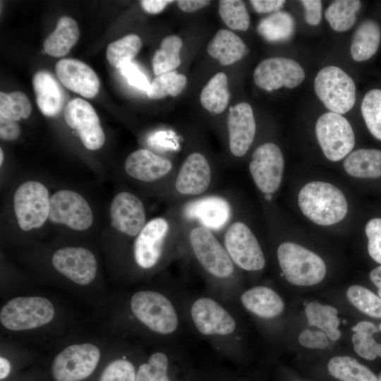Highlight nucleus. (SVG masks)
Wrapping results in <instances>:
<instances>
[{
  "instance_id": "nucleus-1",
  "label": "nucleus",
  "mask_w": 381,
  "mask_h": 381,
  "mask_svg": "<svg viewBox=\"0 0 381 381\" xmlns=\"http://www.w3.org/2000/svg\"><path fill=\"white\" fill-rule=\"evenodd\" d=\"M128 306L131 317L149 332L169 337L179 328L178 311L171 300L161 291L152 289L135 291Z\"/></svg>"
},
{
  "instance_id": "nucleus-2",
  "label": "nucleus",
  "mask_w": 381,
  "mask_h": 381,
  "mask_svg": "<svg viewBox=\"0 0 381 381\" xmlns=\"http://www.w3.org/2000/svg\"><path fill=\"white\" fill-rule=\"evenodd\" d=\"M298 203L307 218L321 226L339 222L348 212L347 200L341 190L324 181H312L303 186Z\"/></svg>"
},
{
  "instance_id": "nucleus-3",
  "label": "nucleus",
  "mask_w": 381,
  "mask_h": 381,
  "mask_svg": "<svg viewBox=\"0 0 381 381\" xmlns=\"http://www.w3.org/2000/svg\"><path fill=\"white\" fill-rule=\"evenodd\" d=\"M56 314L54 304L47 297L18 296L2 305L0 323L9 332H30L49 325L54 320Z\"/></svg>"
},
{
  "instance_id": "nucleus-4",
  "label": "nucleus",
  "mask_w": 381,
  "mask_h": 381,
  "mask_svg": "<svg viewBox=\"0 0 381 381\" xmlns=\"http://www.w3.org/2000/svg\"><path fill=\"white\" fill-rule=\"evenodd\" d=\"M102 359L98 344L92 341L71 344L54 356L49 375L52 381H86L98 370Z\"/></svg>"
},
{
  "instance_id": "nucleus-5",
  "label": "nucleus",
  "mask_w": 381,
  "mask_h": 381,
  "mask_svg": "<svg viewBox=\"0 0 381 381\" xmlns=\"http://www.w3.org/2000/svg\"><path fill=\"white\" fill-rule=\"evenodd\" d=\"M279 267L285 279L300 286L320 283L326 275V265L319 255L293 242H284L277 251Z\"/></svg>"
},
{
  "instance_id": "nucleus-6",
  "label": "nucleus",
  "mask_w": 381,
  "mask_h": 381,
  "mask_svg": "<svg viewBox=\"0 0 381 381\" xmlns=\"http://www.w3.org/2000/svg\"><path fill=\"white\" fill-rule=\"evenodd\" d=\"M192 252L202 268L219 280L229 279L234 272V264L224 246L206 226H195L188 235Z\"/></svg>"
},
{
  "instance_id": "nucleus-7",
  "label": "nucleus",
  "mask_w": 381,
  "mask_h": 381,
  "mask_svg": "<svg viewBox=\"0 0 381 381\" xmlns=\"http://www.w3.org/2000/svg\"><path fill=\"white\" fill-rule=\"evenodd\" d=\"M314 87L320 100L332 112L344 114L355 104V83L337 66H327L322 68L315 78Z\"/></svg>"
},
{
  "instance_id": "nucleus-8",
  "label": "nucleus",
  "mask_w": 381,
  "mask_h": 381,
  "mask_svg": "<svg viewBox=\"0 0 381 381\" xmlns=\"http://www.w3.org/2000/svg\"><path fill=\"white\" fill-rule=\"evenodd\" d=\"M190 317L196 330L207 338H229L237 329L232 314L212 297L200 296L195 299L190 308Z\"/></svg>"
},
{
  "instance_id": "nucleus-9",
  "label": "nucleus",
  "mask_w": 381,
  "mask_h": 381,
  "mask_svg": "<svg viewBox=\"0 0 381 381\" xmlns=\"http://www.w3.org/2000/svg\"><path fill=\"white\" fill-rule=\"evenodd\" d=\"M50 198L38 181L22 183L13 196V209L19 227L25 231L41 227L49 218Z\"/></svg>"
},
{
  "instance_id": "nucleus-10",
  "label": "nucleus",
  "mask_w": 381,
  "mask_h": 381,
  "mask_svg": "<svg viewBox=\"0 0 381 381\" xmlns=\"http://www.w3.org/2000/svg\"><path fill=\"white\" fill-rule=\"evenodd\" d=\"M315 133L325 156L332 162L348 155L355 145L354 133L349 121L332 111L318 118Z\"/></svg>"
},
{
  "instance_id": "nucleus-11",
  "label": "nucleus",
  "mask_w": 381,
  "mask_h": 381,
  "mask_svg": "<svg viewBox=\"0 0 381 381\" xmlns=\"http://www.w3.org/2000/svg\"><path fill=\"white\" fill-rule=\"evenodd\" d=\"M224 246L231 260L239 268L259 271L265 265L261 247L250 229L242 222L229 225L224 234Z\"/></svg>"
},
{
  "instance_id": "nucleus-12",
  "label": "nucleus",
  "mask_w": 381,
  "mask_h": 381,
  "mask_svg": "<svg viewBox=\"0 0 381 381\" xmlns=\"http://www.w3.org/2000/svg\"><path fill=\"white\" fill-rule=\"evenodd\" d=\"M51 261L56 272L77 286H89L97 277V260L87 248L78 246L61 248L54 253Z\"/></svg>"
},
{
  "instance_id": "nucleus-13",
  "label": "nucleus",
  "mask_w": 381,
  "mask_h": 381,
  "mask_svg": "<svg viewBox=\"0 0 381 381\" xmlns=\"http://www.w3.org/2000/svg\"><path fill=\"white\" fill-rule=\"evenodd\" d=\"M49 219L73 230L84 231L92 225L93 214L81 195L71 190H61L50 197Z\"/></svg>"
},
{
  "instance_id": "nucleus-14",
  "label": "nucleus",
  "mask_w": 381,
  "mask_h": 381,
  "mask_svg": "<svg viewBox=\"0 0 381 381\" xmlns=\"http://www.w3.org/2000/svg\"><path fill=\"white\" fill-rule=\"evenodd\" d=\"M284 169L282 152L273 143H266L258 147L249 164V171L254 183L260 191L267 195L279 188Z\"/></svg>"
},
{
  "instance_id": "nucleus-15",
  "label": "nucleus",
  "mask_w": 381,
  "mask_h": 381,
  "mask_svg": "<svg viewBox=\"0 0 381 381\" xmlns=\"http://www.w3.org/2000/svg\"><path fill=\"white\" fill-rule=\"evenodd\" d=\"M305 78V72L296 61L285 57H272L262 60L256 66L253 80L256 85L267 91L282 87L294 88Z\"/></svg>"
},
{
  "instance_id": "nucleus-16",
  "label": "nucleus",
  "mask_w": 381,
  "mask_h": 381,
  "mask_svg": "<svg viewBox=\"0 0 381 381\" xmlns=\"http://www.w3.org/2000/svg\"><path fill=\"white\" fill-rule=\"evenodd\" d=\"M169 224L163 217H157L145 224L133 245V257L136 265L145 270H151L160 261Z\"/></svg>"
},
{
  "instance_id": "nucleus-17",
  "label": "nucleus",
  "mask_w": 381,
  "mask_h": 381,
  "mask_svg": "<svg viewBox=\"0 0 381 381\" xmlns=\"http://www.w3.org/2000/svg\"><path fill=\"white\" fill-rule=\"evenodd\" d=\"M64 119L67 125L77 131L87 149L97 150L102 147L105 135L98 116L89 102L81 98L71 100L65 107Z\"/></svg>"
},
{
  "instance_id": "nucleus-18",
  "label": "nucleus",
  "mask_w": 381,
  "mask_h": 381,
  "mask_svg": "<svg viewBox=\"0 0 381 381\" xmlns=\"http://www.w3.org/2000/svg\"><path fill=\"white\" fill-rule=\"evenodd\" d=\"M109 216L111 226L125 235L137 236L146 224L142 201L130 192H121L113 198Z\"/></svg>"
},
{
  "instance_id": "nucleus-19",
  "label": "nucleus",
  "mask_w": 381,
  "mask_h": 381,
  "mask_svg": "<svg viewBox=\"0 0 381 381\" xmlns=\"http://www.w3.org/2000/svg\"><path fill=\"white\" fill-rule=\"evenodd\" d=\"M227 127L229 150L235 157H242L252 145L256 131V123L250 105L238 103L229 108Z\"/></svg>"
},
{
  "instance_id": "nucleus-20",
  "label": "nucleus",
  "mask_w": 381,
  "mask_h": 381,
  "mask_svg": "<svg viewBox=\"0 0 381 381\" xmlns=\"http://www.w3.org/2000/svg\"><path fill=\"white\" fill-rule=\"evenodd\" d=\"M212 171L207 158L200 152L190 154L181 164L175 179V188L184 195H199L209 188Z\"/></svg>"
},
{
  "instance_id": "nucleus-21",
  "label": "nucleus",
  "mask_w": 381,
  "mask_h": 381,
  "mask_svg": "<svg viewBox=\"0 0 381 381\" xmlns=\"http://www.w3.org/2000/svg\"><path fill=\"white\" fill-rule=\"evenodd\" d=\"M55 71L66 87L83 97L92 98L98 93L99 78L86 64L77 59H63L56 63Z\"/></svg>"
},
{
  "instance_id": "nucleus-22",
  "label": "nucleus",
  "mask_w": 381,
  "mask_h": 381,
  "mask_svg": "<svg viewBox=\"0 0 381 381\" xmlns=\"http://www.w3.org/2000/svg\"><path fill=\"white\" fill-rule=\"evenodd\" d=\"M124 169L131 177L141 181L152 182L167 176L172 169V163L148 150L140 149L127 157Z\"/></svg>"
},
{
  "instance_id": "nucleus-23",
  "label": "nucleus",
  "mask_w": 381,
  "mask_h": 381,
  "mask_svg": "<svg viewBox=\"0 0 381 381\" xmlns=\"http://www.w3.org/2000/svg\"><path fill=\"white\" fill-rule=\"evenodd\" d=\"M240 302L248 312L265 320L277 318L284 309L281 296L272 289L265 286L246 290L240 296Z\"/></svg>"
},
{
  "instance_id": "nucleus-24",
  "label": "nucleus",
  "mask_w": 381,
  "mask_h": 381,
  "mask_svg": "<svg viewBox=\"0 0 381 381\" xmlns=\"http://www.w3.org/2000/svg\"><path fill=\"white\" fill-rule=\"evenodd\" d=\"M32 85L40 111L47 116L57 115L64 106V95L52 74L46 71H37L33 76Z\"/></svg>"
},
{
  "instance_id": "nucleus-25",
  "label": "nucleus",
  "mask_w": 381,
  "mask_h": 381,
  "mask_svg": "<svg viewBox=\"0 0 381 381\" xmlns=\"http://www.w3.org/2000/svg\"><path fill=\"white\" fill-rule=\"evenodd\" d=\"M208 54L224 66L231 65L243 58L248 48L243 40L232 31L221 29L209 42Z\"/></svg>"
},
{
  "instance_id": "nucleus-26",
  "label": "nucleus",
  "mask_w": 381,
  "mask_h": 381,
  "mask_svg": "<svg viewBox=\"0 0 381 381\" xmlns=\"http://www.w3.org/2000/svg\"><path fill=\"white\" fill-rule=\"evenodd\" d=\"M79 36L76 21L69 16H62L59 19L55 30L44 40V51L52 56H63L76 44Z\"/></svg>"
},
{
  "instance_id": "nucleus-27",
  "label": "nucleus",
  "mask_w": 381,
  "mask_h": 381,
  "mask_svg": "<svg viewBox=\"0 0 381 381\" xmlns=\"http://www.w3.org/2000/svg\"><path fill=\"white\" fill-rule=\"evenodd\" d=\"M381 39L379 25L373 20L363 21L356 29L351 45V54L356 61L370 59L377 51Z\"/></svg>"
},
{
  "instance_id": "nucleus-28",
  "label": "nucleus",
  "mask_w": 381,
  "mask_h": 381,
  "mask_svg": "<svg viewBox=\"0 0 381 381\" xmlns=\"http://www.w3.org/2000/svg\"><path fill=\"white\" fill-rule=\"evenodd\" d=\"M346 172L356 178L381 176V150L359 149L351 152L343 164Z\"/></svg>"
},
{
  "instance_id": "nucleus-29",
  "label": "nucleus",
  "mask_w": 381,
  "mask_h": 381,
  "mask_svg": "<svg viewBox=\"0 0 381 381\" xmlns=\"http://www.w3.org/2000/svg\"><path fill=\"white\" fill-rule=\"evenodd\" d=\"M305 313L308 324L320 329L331 340L337 341L341 337L339 319L336 308L312 301L306 305Z\"/></svg>"
},
{
  "instance_id": "nucleus-30",
  "label": "nucleus",
  "mask_w": 381,
  "mask_h": 381,
  "mask_svg": "<svg viewBox=\"0 0 381 381\" xmlns=\"http://www.w3.org/2000/svg\"><path fill=\"white\" fill-rule=\"evenodd\" d=\"M294 30V18L289 13L280 11L262 18L257 26L258 32L270 42L289 40Z\"/></svg>"
},
{
  "instance_id": "nucleus-31",
  "label": "nucleus",
  "mask_w": 381,
  "mask_h": 381,
  "mask_svg": "<svg viewBox=\"0 0 381 381\" xmlns=\"http://www.w3.org/2000/svg\"><path fill=\"white\" fill-rule=\"evenodd\" d=\"M329 374L340 381H377L375 375L356 359L348 356L332 357L328 362Z\"/></svg>"
},
{
  "instance_id": "nucleus-32",
  "label": "nucleus",
  "mask_w": 381,
  "mask_h": 381,
  "mask_svg": "<svg viewBox=\"0 0 381 381\" xmlns=\"http://www.w3.org/2000/svg\"><path fill=\"white\" fill-rule=\"evenodd\" d=\"M230 99L228 79L223 72L215 74L202 89L200 100L208 111L221 114L226 108Z\"/></svg>"
},
{
  "instance_id": "nucleus-33",
  "label": "nucleus",
  "mask_w": 381,
  "mask_h": 381,
  "mask_svg": "<svg viewBox=\"0 0 381 381\" xmlns=\"http://www.w3.org/2000/svg\"><path fill=\"white\" fill-rule=\"evenodd\" d=\"M351 329L354 332L351 341L358 355L368 361L381 357V344L376 342L373 337L378 332L376 325L369 321H361Z\"/></svg>"
},
{
  "instance_id": "nucleus-34",
  "label": "nucleus",
  "mask_w": 381,
  "mask_h": 381,
  "mask_svg": "<svg viewBox=\"0 0 381 381\" xmlns=\"http://www.w3.org/2000/svg\"><path fill=\"white\" fill-rule=\"evenodd\" d=\"M181 39L176 35H169L163 39L160 48L152 59V68L156 76L174 71L180 64Z\"/></svg>"
},
{
  "instance_id": "nucleus-35",
  "label": "nucleus",
  "mask_w": 381,
  "mask_h": 381,
  "mask_svg": "<svg viewBox=\"0 0 381 381\" xmlns=\"http://www.w3.org/2000/svg\"><path fill=\"white\" fill-rule=\"evenodd\" d=\"M361 6V3L358 0L334 1L327 7L325 16L334 30L344 32L354 25Z\"/></svg>"
},
{
  "instance_id": "nucleus-36",
  "label": "nucleus",
  "mask_w": 381,
  "mask_h": 381,
  "mask_svg": "<svg viewBox=\"0 0 381 381\" xmlns=\"http://www.w3.org/2000/svg\"><path fill=\"white\" fill-rule=\"evenodd\" d=\"M141 47L142 40L138 35H127L108 45L107 59L110 65L120 68L123 64L132 61Z\"/></svg>"
},
{
  "instance_id": "nucleus-37",
  "label": "nucleus",
  "mask_w": 381,
  "mask_h": 381,
  "mask_svg": "<svg viewBox=\"0 0 381 381\" xmlns=\"http://www.w3.org/2000/svg\"><path fill=\"white\" fill-rule=\"evenodd\" d=\"M169 358L163 351H155L137 368L136 381H171L169 377Z\"/></svg>"
},
{
  "instance_id": "nucleus-38",
  "label": "nucleus",
  "mask_w": 381,
  "mask_h": 381,
  "mask_svg": "<svg viewBox=\"0 0 381 381\" xmlns=\"http://www.w3.org/2000/svg\"><path fill=\"white\" fill-rule=\"evenodd\" d=\"M186 77L176 71H171L157 75L150 83L147 95L152 99L164 98L167 95L176 97L184 89Z\"/></svg>"
},
{
  "instance_id": "nucleus-39",
  "label": "nucleus",
  "mask_w": 381,
  "mask_h": 381,
  "mask_svg": "<svg viewBox=\"0 0 381 381\" xmlns=\"http://www.w3.org/2000/svg\"><path fill=\"white\" fill-rule=\"evenodd\" d=\"M348 301L363 313L381 318V298L361 285L350 286L346 291Z\"/></svg>"
},
{
  "instance_id": "nucleus-40",
  "label": "nucleus",
  "mask_w": 381,
  "mask_h": 381,
  "mask_svg": "<svg viewBox=\"0 0 381 381\" xmlns=\"http://www.w3.org/2000/svg\"><path fill=\"white\" fill-rule=\"evenodd\" d=\"M136 371L127 356H117L106 363L96 381H136Z\"/></svg>"
},
{
  "instance_id": "nucleus-41",
  "label": "nucleus",
  "mask_w": 381,
  "mask_h": 381,
  "mask_svg": "<svg viewBox=\"0 0 381 381\" xmlns=\"http://www.w3.org/2000/svg\"><path fill=\"white\" fill-rule=\"evenodd\" d=\"M361 109L370 133L381 140V90L368 91L363 99Z\"/></svg>"
},
{
  "instance_id": "nucleus-42",
  "label": "nucleus",
  "mask_w": 381,
  "mask_h": 381,
  "mask_svg": "<svg viewBox=\"0 0 381 381\" xmlns=\"http://www.w3.org/2000/svg\"><path fill=\"white\" fill-rule=\"evenodd\" d=\"M219 13L224 23L231 30L246 31L250 25V17L243 1L220 0Z\"/></svg>"
},
{
  "instance_id": "nucleus-43",
  "label": "nucleus",
  "mask_w": 381,
  "mask_h": 381,
  "mask_svg": "<svg viewBox=\"0 0 381 381\" xmlns=\"http://www.w3.org/2000/svg\"><path fill=\"white\" fill-rule=\"evenodd\" d=\"M32 111L28 97L22 92H0V114L15 121L27 119Z\"/></svg>"
},
{
  "instance_id": "nucleus-44",
  "label": "nucleus",
  "mask_w": 381,
  "mask_h": 381,
  "mask_svg": "<svg viewBox=\"0 0 381 381\" xmlns=\"http://www.w3.org/2000/svg\"><path fill=\"white\" fill-rule=\"evenodd\" d=\"M365 232L368 239V251L370 256L381 264V218L369 220L365 225Z\"/></svg>"
},
{
  "instance_id": "nucleus-45",
  "label": "nucleus",
  "mask_w": 381,
  "mask_h": 381,
  "mask_svg": "<svg viewBox=\"0 0 381 381\" xmlns=\"http://www.w3.org/2000/svg\"><path fill=\"white\" fill-rule=\"evenodd\" d=\"M119 69L130 85L147 92L150 83L145 75L134 63L132 61L125 63Z\"/></svg>"
},
{
  "instance_id": "nucleus-46",
  "label": "nucleus",
  "mask_w": 381,
  "mask_h": 381,
  "mask_svg": "<svg viewBox=\"0 0 381 381\" xmlns=\"http://www.w3.org/2000/svg\"><path fill=\"white\" fill-rule=\"evenodd\" d=\"M299 344L307 349H324L329 346L328 337L323 331L303 329L298 335Z\"/></svg>"
},
{
  "instance_id": "nucleus-47",
  "label": "nucleus",
  "mask_w": 381,
  "mask_h": 381,
  "mask_svg": "<svg viewBox=\"0 0 381 381\" xmlns=\"http://www.w3.org/2000/svg\"><path fill=\"white\" fill-rule=\"evenodd\" d=\"M305 9V20L310 25H317L322 18V1L320 0L301 1Z\"/></svg>"
},
{
  "instance_id": "nucleus-48",
  "label": "nucleus",
  "mask_w": 381,
  "mask_h": 381,
  "mask_svg": "<svg viewBox=\"0 0 381 381\" xmlns=\"http://www.w3.org/2000/svg\"><path fill=\"white\" fill-rule=\"evenodd\" d=\"M20 129L16 121L0 114V138L3 140L11 141L18 138Z\"/></svg>"
},
{
  "instance_id": "nucleus-49",
  "label": "nucleus",
  "mask_w": 381,
  "mask_h": 381,
  "mask_svg": "<svg viewBox=\"0 0 381 381\" xmlns=\"http://www.w3.org/2000/svg\"><path fill=\"white\" fill-rule=\"evenodd\" d=\"M205 207L202 208L203 212L202 214V217H205L203 220L208 223H212L214 219V222H217V216L219 214L223 216L224 214L223 212L225 209L227 207L224 206V202L222 200H210L207 202H204Z\"/></svg>"
},
{
  "instance_id": "nucleus-50",
  "label": "nucleus",
  "mask_w": 381,
  "mask_h": 381,
  "mask_svg": "<svg viewBox=\"0 0 381 381\" xmlns=\"http://www.w3.org/2000/svg\"><path fill=\"white\" fill-rule=\"evenodd\" d=\"M250 3L253 8L260 13L277 12L284 6L285 1L283 0H252Z\"/></svg>"
},
{
  "instance_id": "nucleus-51",
  "label": "nucleus",
  "mask_w": 381,
  "mask_h": 381,
  "mask_svg": "<svg viewBox=\"0 0 381 381\" xmlns=\"http://www.w3.org/2000/svg\"><path fill=\"white\" fill-rule=\"evenodd\" d=\"M174 1L169 0H143L140 4L147 13L156 14L160 13L164 8Z\"/></svg>"
},
{
  "instance_id": "nucleus-52",
  "label": "nucleus",
  "mask_w": 381,
  "mask_h": 381,
  "mask_svg": "<svg viewBox=\"0 0 381 381\" xmlns=\"http://www.w3.org/2000/svg\"><path fill=\"white\" fill-rule=\"evenodd\" d=\"M179 8L186 13L195 11L210 4L207 0H179L176 1Z\"/></svg>"
},
{
  "instance_id": "nucleus-53",
  "label": "nucleus",
  "mask_w": 381,
  "mask_h": 381,
  "mask_svg": "<svg viewBox=\"0 0 381 381\" xmlns=\"http://www.w3.org/2000/svg\"><path fill=\"white\" fill-rule=\"evenodd\" d=\"M13 372L11 361L5 354L0 356V380H6Z\"/></svg>"
},
{
  "instance_id": "nucleus-54",
  "label": "nucleus",
  "mask_w": 381,
  "mask_h": 381,
  "mask_svg": "<svg viewBox=\"0 0 381 381\" xmlns=\"http://www.w3.org/2000/svg\"><path fill=\"white\" fill-rule=\"evenodd\" d=\"M369 277L371 282L377 286L378 296L381 298V265L372 270Z\"/></svg>"
},
{
  "instance_id": "nucleus-55",
  "label": "nucleus",
  "mask_w": 381,
  "mask_h": 381,
  "mask_svg": "<svg viewBox=\"0 0 381 381\" xmlns=\"http://www.w3.org/2000/svg\"><path fill=\"white\" fill-rule=\"evenodd\" d=\"M3 161H4V153H3L2 149L1 148L0 149V164H1V165L3 163Z\"/></svg>"
},
{
  "instance_id": "nucleus-56",
  "label": "nucleus",
  "mask_w": 381,
  "mask_h": 381,
  "mask_svg": "<svg viewBox=\"0 0 381 381\" xmlns=\"http://www.w3.org/2000/svg\"><path fill=\"white\" fill-rule=\"evenodd\" d=\"M377 381H381V373L377 378Z\"/></svg>"
},
{
  "instance_id": "nucleus-57",
  "label": "nucleus",
  "mask_w": 381,
  "mask_h": 381,
  "mask_svg": "<svg viewBox=\"0 0 381 381\" xmlns=\"http://www.w3.org/2000/svg\"><path fill=\"white\" fill-rule=\"evenodd\" d=\"M378 328L381 331V323H380L379 326H378Z\"/></svg>"
},
{
  "instance_id": "nucleus-58",
  "label": "nucleus",
  "mask_w": 381,
  "mask_h": 381,
  "mask_svg": "<svg viewBox=\"0 0 381 381\" xmlns=\"http://www.w3.org/2000/svg\"><path fill=\"white\" fill-rule=\"evenodd\" d=\"M1 381H8V380H1Z\"/></svg>"
},
{
  "instance_id": "nucleus-59",
  "label": "nucleus",
  "mask_w": 381,
  "mask_h": 381,
  "mask_svg": "<svg viewBox=\"0 0 381 381\" xmlns=\"http://www.w3.org/2000/svg\"><path fill=\"white\" fill-rule=\"evenodd\" d=\"M297 381H301V380H297Z\"/></svg>"
}]
</instances>
